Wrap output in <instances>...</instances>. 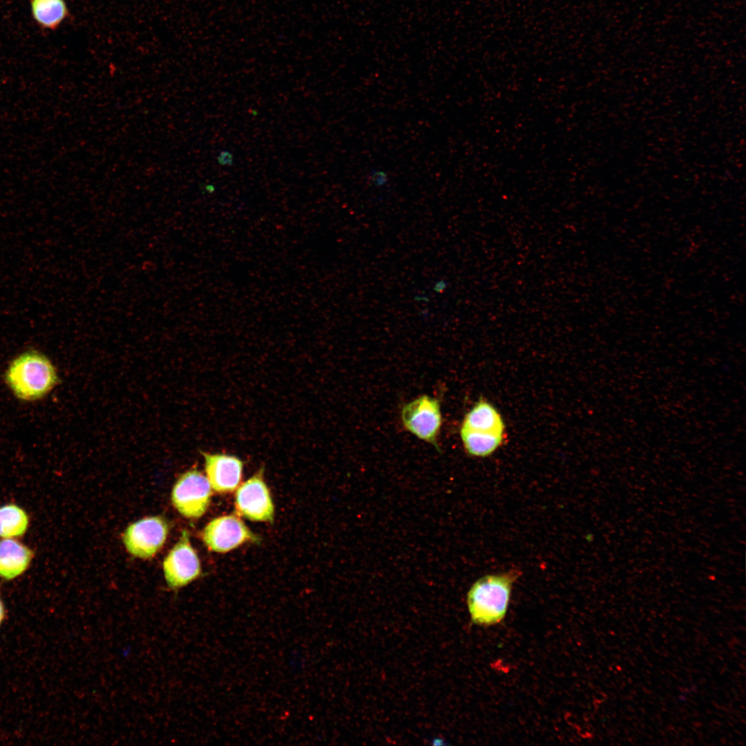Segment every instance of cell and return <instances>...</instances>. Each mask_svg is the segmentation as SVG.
<instances>
[{"label":"cell","mask_w":746,"mask_h":746,"mask_svg":"<svg viewBox=\"0 0 746 746\" xmlns=\"http://www.w3.org/2000/svg\"><path fill=\"white\" fill-rule=\"evenodd\" d=\"M4 378L15 397L29 402L44 398L59 381L49 358L35 350H26L14 358L6 370Z\"/></svg>","instance_id":"6da1fadb"},{"label":"cell","mask_w":746,"mask_h":746,"mask_svg":"<svg viewBox=\"0 0 746 746\" xmlns=\"http://www.w3.org/2000/svg\"><path fill=\"white\" fill-rule=\"evenodd\" d=\"M519 575L516 570L487 575L477 580L467 595V604L472 622L489 627L505 618L513 583Z\"/></svg>","instance_id":"7a4b0ae2"},{"label":"cell","mask_w":746,"mask_h":746,"mask_svg":"<svg viewBox=\"0 0 746 746\" xmlns=\"http://www.w3.org/2000/svg\"><path fill=\"white\" fill-rule=\"evenodd\" d=\"M211 495L207 477L200 471L192 469L178 479L171 491V501L182 516L195 519L206 513Z\"/></svg>","instance_id":"3957f363"},{"label":"cell","mask_w":746,"mask_h":746,"mask_svg":"<svg viewBox=\"0 0 746 746\" xmlns=\"http://www.w3.org/2000/svg\"><path fill=\"white\" fill-rule=\"evenodd\" d=\"M401 420L405 429L439 449L442 416L438 400L422 395L405 405Z\"/></svg>","instance_id":"277c9868"},{"label":"cell","mask_w":746,"mask_h":746,"mask_svg":"<svg viewBox=\"0 0 746 746\" xmlns=\"http://www.w3.org/2000/svg\"><path fill=\"white\" fill-rule=\"evenodd\" d=\"M169 532V525L164 517H147L129 525L123 533L122 540L133 556L149 559L163 546Z\"/></svg>","instance_id":"5b68a950"},{"label":"cell","mask_w":746,"mask_h":746,"mask_svg":"<svg viewBox=\"0 0 746 746\" xmlns=\"http://www.w3.org/2000/svg\"><path fill=\"white\" fill-rule=\"evenodd\" d=\"M163 571L166 584L172 590L185 586L200 576V560L187 530L182 531L178 542L165 557Z\"/></svg>","instance_id":"8992f818"},{"label":"cell","mask_w":746,"mask_h":746,"mask_svg":"<svg viewBox=\"0 0 746 746\" xmlns=\"http://www.w3.org/2000/svg\"><path fill=\"white\" fill-rule=\"evenodd\" d=\"M263 469L242 484L235 496L237 515L254 522L274 520V506L263 479Z\"/></svg>","instance_id":"52a82bcc"},{"label":"cell","mask_w":746,"mask_h":746,"mask_svg":"<svg viewBox=\"0 0 746 746\" xmlns=\"http://www.w3.org/2000/svg\"><path fill=\"white\" fill-rule=\"evenodd\" d=\"M201 537L212 551L229 552L246 542H255L259 538L236 515L216 517L203 528Z\"/></svg>","instance_id":"ba28073f"},{"label":"cell","mask_w":746,"mask_h":746,"mask_svg":"<svg viewBox=\"0 0 746 746\" xmlns=\"http://www.w3.org/2000/svg\"><path fill=\"white\" fill-rule=\"evenodd\" d=\"M207 479L211 488L219 493L234 491L242 477L243 462L238 457L223 453L201 452Z\"/></svg>","instance_id":"9c48e42d"},{"label":"cell","mask_w":746,"mask_h":746,"mask_svg":"<svg viewBox=\"0 0 746 746\" xmlns=\"http://www.w3.org/2000/svg\"><path fill=\"white\" fill-rule=\"evenodd\" d=\"M33 557L32 551L12 538L0 540V577L10 580L24 573Z\"/></svg>","instance_id":"30bf717a"},{"label":"cell","mask_w":746,"mask_h":746,"mask_svg":"<svg viewBox=\"0 0 746 746\" xmlns=\"http://www.w3.org/2000/svg\"><path fill=\"white\" fill-rule=\"evenodd\" d=\"M461 427L484 432H505V425L501 414L491 403L484 399L477 402L466 414Z\"/></svg>","instance_id":"8fae6325"},{"label":"cell","mask_w":746,"mask_h":746,"mask_svg":"<svg viewBox=\"0 0 746 746\" xmlns=\"http://www.w3.org/2000/svg\"><path fill=\"white\" fill-rule=\"evenodd\" d=\"M35 22L43 30H55L68 17L65 0H30Z\"/></svg>","instance_id":"7c38bea8"},{"label":"cell","mask_w":746,"mask_h":746,"mask_svg":"<svg viewBox=\"0 0 746 746\" xmlns=\"http://www.w3.org/2000/svg\"><path fill=\"white\" fill-rule=\"evenodd\" d=\"M461 438L468 454L484 457L493 453L504 442V433L478 431L461 428Z\"/></svg>","instance_id":"4fadbf2b"},{"label":"cell","mask_w":746,"mask_h":746,"mask_svg":"<svg viewBox=\"0 0 746 746\" xmlns=\"http://www.w3.org/2000/svg\"><path fill=\"white\" fill-rule=\"evenodd\" d=\"M28 523L27 513L19 506L9 504L0 507V537H20L26 533Z\"/></svg>","instance_id":"5bb4252c"},{"label":"cell","mask_w":746,"mask_h":746,"mask_svg":"<svg viewBox=\"0 0 746 746\" xmlns=\"http://www.w3.org/2000/svg\"><path fill=\"white\" fill-rule=\"evenodd\" d=\"M367 179L372 186L376 189H383L389 186L390 176L389 173L381 169H373L369 171Z\"/></svg>","instance_id":"9a60e30c"},{"label":"cell","mask_w":746,"mask_h":746,"mask_svg":"<svg viewBox=\"0 0 746 746\" xmlns=\"http://www.w3.org/2000/svg\"><path fill=\"white\" fill-rule=\"evenodd\" d=\"M447 287L446 282L443 280L437 281L434 285V290L437 292H443Z\"/></svg>","instance_id":"2e32d148"},{"label":"cell","mask_w":746,"mask_h":746,"mask_svg":"<svg viewBox=\"0 0 746 746\" xmlns=\"http://www.w3.org/2000/svg\"><path fill=\"white\" fill-rule=\"evenodd\" d=\"M5 618V609L1 600L0 599V626Z\"/></svg>","instance_id":"e0dca14e"}]
</instances>
